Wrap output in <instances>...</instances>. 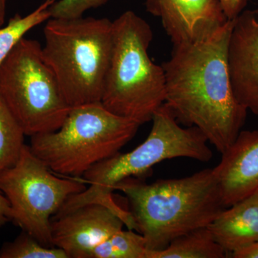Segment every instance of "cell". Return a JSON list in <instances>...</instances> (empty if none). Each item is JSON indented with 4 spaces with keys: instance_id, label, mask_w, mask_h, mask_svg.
<instances>
[{
    "instance_id": "1",
    "label": "cell",
    "mask_w": 258,
    "mask_h": 258,
    "mask_svg": "<svg viewBox=\"0 0 258 258\" xmlns=\"http://www.w3.org/2000/svg\"><path fill=\"white\" fill-rule=\"evenodd\" d=\"M233 23L228 20L203 42L174 45L170 58L162 64L166 104L179 123L200 129L221 154L235 142L248 111L237 101L229 74Z\"/></svg>"
},
{
    "instance_id": "2",
    "label": "cell",
    "mask_w": 258,
    "mask_h": 258,
    "mask_svg": "<svg viewBox=\"0 0 258 258\" xmlns=\"http://www.w3.org/2000/svg\"><path fill=\"white\" fill-rule=\"evenodd\" d=\"M115 189L128 198L148 250H162L180 236L208 227L226 208L213 168L150 184L127 178Z\"/></svg>"
},
{
    "instance_id": "3",
    "label": "cell",
    "mask_w": 258,
    "mask_h": 258,
    "mask_svg": "<svg viewBox=\"0 0 258 258\" xmlns=\"http://www.w3.org/2000/svg\"><path fill=\"white\" fill-rule=\"evenodd\" d=\"M151 121L152 129L143 143L131 152H118L100 161L83 174V181L89 186L71 196L61 208L62 212L88 204H99L111 209L125 225H129L132 214L118 206L112 196L118 183L127 178L143 176L153 166L167 159L211 160L213 153L205 136L196 127L181 126L166 103L155 111Z\"/></svg>"
},
{
    "instance_id": "4",
    "label": "cell",
    "mask_w": 258,
    "mask_h": 258,
    "mask_svg": "<svg viewBox=\"0 0 258 258\" xmlns=\"http://www.w3.org/2000/svg\"><path fill=\"white\" fill-rule=\"evenodd\" d=\"M149 24L133 11L113 21V45L101 103L142 125L165 103V74L149 57Z\"/></svg>"
},
{
    "instance_id": "5",
    "label": "cell",
    "mask_w": 258,
    "mask_h": 258,
    "mask_svg": "<svg viewBox=\"0 0 258 258\" xmlns=\"http://www.w3.org/2000/svg\"><path fill=\"white\" fill-rule=\"evenodd\" d=\"M44 59L71 107L101 102L113 45V22L93 17L50 18L43 30Z\"/></svg>"
},
{
    "instance_id": "6",
    "label": "cell",
    "mask_w": 258,
    "mask_h": 258,
    "mask_svg": "<svg viewBox=\"0 0 258 258\" xmlns=\"http://www.w3.org/2000/svg\"><path fill=\"white\" fill-rule=\"evenodd\" d=\"M140 124L107 109L101 102L72 107L55 132L32 136V153L55 174L83 176L134 138Z\"/></svg>"
},
{
    "instance_id": "7",
    "label": "cell",
    "mask_w": 258,
    "mask_h": 258,
    "mask_svg": "<svg viewBox=\"0 0 258 258\" xmlns=\"http://www.w3.org/2000/svg\"><path fill=\"white\" fill-rule=\"evenodd\" d=\"M0 98L30 137L57 130L72 108L42 45L25 37L0 66Z\"/></svg>"
},
{
    "instance_id": "8",
    "label": "cell",
    "mask_w": 258,
    "mask_h": 258,
    "mask_svg": "<svg viewBox=\"0 0 258 258\" xmlns=\"http://www.w3.org/2000/svg\"><path fill=\"white\" fill-rule=\"evenodd\" d=\"M86 188L83 181L55 176L25 144L16 164L0 174V190L9 201L12 221L46 247H53L51 218L69 198Z\"/></svg>"
},
{
    "instance_id": "9",
    "label": "cell",
    "mask_w": 258,
    "mask_h": 258,
    "mask_svg": "<svg viewBox=\"0 0 258 258\" xmlns=\"http://www.w3.org/2000/svg\"><path fill=\"white\" fill-rule=\"evenodd\" d=\"M124 222L111 209L88 204L51 218V240L69 258H90L98 244L123 229Z\"/></svg>"
},
{
    "instance_id": "10",
    "label": "cell",
    "mask_w": 258,
    "mask_h": 258,
    "mask_svg": "<svg viewBox=\"0 0 258 258\" xmlns=\"http://www.w3.org/2000/svg\"><path fill=\"white\" fill-rule=\"evenodd\" d=\"M145 5L160 19L174 46L203 42L230 20L220 0H145Z\"/></svg>"
},
{
    "instance_id": "11",
    "label": "cell",
    "mask_w": 258,
    "mask_h": 258,
    "mask_svg": "<svg viewBox=\"0 0 258 258\" xmlns=\"http://www.w3.org/2000/svg\"><path fill=\"white\" fill-rule=\"evenodd\" d=\"M227 63L237 101L258 115V9L243 10L234 20Z\"/></svg>"
},
{
    "instance_id": "12",
    "label": "cell",
    "mask_w": 258,
    "mask_h": 258,
    "mask_svg": "<svg viewBox=\"0 0 258 258\" xmlns=\"http://www.w3.org/2000/svg\"><path fill=\"white\" fill-rule=\"evenodd\" d=\"M226 208L258 191V131H241L213 168Z\"/></svg>"
},
{
    "instance_id": "13",
    "label": "cell",
    "mask_w": 258,
    "mask_h": 258,
    "mask_svg": "<svg viewBox=\"0 0 258 258\" xmlns=\"http://www.w3.org/2000/svg\"><path fill=\"white\" fill-rule=\"evenodd\" d=\"M227 254L258 241V191L225 208L208 226Z\"/></svg>"
},
{
    "instance_id": "14",
    "label": "cell",
    "mask_w": 258,
    "mask_h": 258,
    "mask_svg": "<svg viewBox=\"0 0 258 258\" xmlns=\"http://www.w3.org/2000/svg\"><path fill=\"white\" fill-rule=\"evenodd\" d=\"M227 255L205 227L174 239L162 250H148L147 258H225Z\"/></svg>"
},
{
    "instance_id": "15",
    "label": "cell",
    "mask_w": 258,
    "mask_h": 258,
    "mask_svg": "<svg viewBox=\"0 0 258 258\" xmlns=\"http://www.w3.org/2000/svg\"><path fill=\"white\" fill-rule=\"evenodd\" d=\"M55 0H44L37 9L26 16L15 15L0 28V66L18 42L32 28L50 18L49 8Z\"/></svg>"
},
{
    "instance_id": "16",
    "label": "cell",
    "mask_w": 258,
    "mask_h": 258,
    "mask_svg": "<svg viewBox=\"0 0 258 258\" xmlns=\"http://www.w3.org/2000/svg\"><path fill=\"white\" fill-rule=\"evenodd\" d=\"M25 136L21 125L0 98V174L18 161Z\"/></svg>"
},
{
    "instance_id": "17",
    "label": "cell",
    "mask_w": 258,
    "mask_h": 258,
    "mask_svg": "<svg viewBox=\"0 0 258 258\" xmlns=\"http://www.w3.org/2000/svg\"><path fill=\"white\" fill-rule=\"evenodd\" d=\"M147 251L142 234L122 229L98 244L90 258H147Z\"/></svg>"
},
{
    "instance_id": "18",
    "label": "cell",
    "mask_w": 258,
    "mask_h": 258,
    "mask_svg": "<svg viewBox=\"0 0 258 258\" xmlns=\"http://www.w3.org/2000/svg\"><path fill=\"white\" fill-rule=\"evenodd\" d=\"M0 258H69L62 249L46 247L32 236L23 232L13 240L3 244Z\"/></svg>"
},
{
    "instance_id": "19",
    "label": "cell",
    "mask_w": 258,
    "mask_h": 258,
    "mask_svg": "<svg viewBox=\"0 0 258 258\" xmlns=\"http://www.w3.org/2000/svg\"><path fill=\"white\" fill-rule=\"evenodd\" d=\"M110 0H59L49 8L50 18L74 20L82 18L88 10L98 8L107 4Z\"/></svg>"
},
{
    "instance_id": "20",
    "label": "cell",
    "mask_w": 258,
    "mask_h": 258,
    "mask_svg": "<svg viewBox=\"0 0 258 258\" xmlns=\"http://www.w3.org/2000/svg\"><path fill=\"white\" fill-rule=\"evenodd\" d=\"M220 4L227 19L235 20L243 11L247 0H220Z\"/></svg>"
},
{
    "instance_id": "21",
    "label": "cell",
    "mask_w": 258,
    "mask_h": 258,
    "mask_svg": "<svg viewBox=\"0 0 258 258\" xmlns=\"http://www.w3.org/2000/svg\"><path fill=\"white\" fill-rule=\"evenodd\" d=\"M13 220V211L9 201L0 190V227Z\"/></svg>"
},
{
    "instance_id": "22",
    "label": "cell",
    "mask_w": 258,
    "mask_h": 258,
    "mask_svg": "<svg viewBox=\"0 0 258 258\" xmlns=\"http://www.w3.org/2000/svg\"><path fill=\"white\" fill-rule=\"evenodd\" d=\"M233 258H258V241L230 254Z\"/></svg>"
},
{
    "instance_id": "23",
    "label": "cell",
    "mask_w": 258,
    "mask_h": 258,
    "mask_svg": "<svg viewBox=\"0 0 258 258\" xmlns=\"http://www.w3.org/2000/svg\"><path fill=\"white\" fill-rule=\"evenodd\" d=\"M7 0H0V28L4 25L6 17Z\"/></svg>"
}]
</instances>
